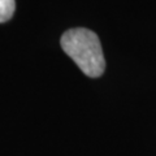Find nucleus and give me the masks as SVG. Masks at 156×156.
<instances>
[{
  "label": "nucleus",
  "mask_w": 156,
  "mask_h": 156,
  "mask_svg": "<svg viewBox=\"0 0 156 156\" xmlns=\"http://www.w3.org/2000/svg\"><path fill=\"white\" fill-rule=\"evenodd\" d=\"M60 43L64 52L87 77L98 78L104 73L103 50L94 31L85 27L70 29L62 34Z\"/></svg>",
  "instance_id": "nucleus-1"
},
{
  "label": "nucleus",
  "mask_w": 156,
  "mask_h": 156,
  "mask_svg": "<svg viewBox=\"0 0 156 156\" xmlns=\"http://www.w3.org/2000/svg\"><path fill=\"white\" fill-rule=\"evenodd\" d=\"M14 9H16L14 0H0V23L11 20L14 13Z\"/></svg>",
  "instance_id": "nucleus-2"
}]
</instances>
